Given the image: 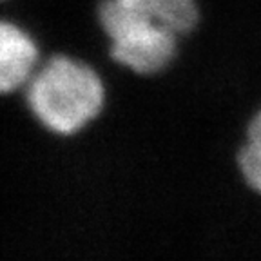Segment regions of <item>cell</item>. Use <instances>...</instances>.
Wrapping results in <instances>:
<instances>
[{"instance_id":"obj_1","label":"cell","mask_w":261,"mask_h":261,"mask_svg":"<svg viewBox=\"0 0 261 261\" xmlns=\"http://www.w3.org/2000/svg\"><path fill=\"white\" fill-rule=\"evenodd\" d=\"M25 102L45 129L58 136H71L102 113L106 86L87 64L57 55L28 82Z\"/></svg>"},{"instance_id":"obj_2","label":"cell","mask_w":261,"mask_h":261,"mask_svg":"<svg viewBox=\"0 0 261 261\" xmlns=\"http://www.w3.org/2000/svg\"><path fill=\"white\" fill-rule=\"evenodd\" d=\"M98 20L109 38V55L136 74H156L174 60L178 35L133 11L120 0H103Z\"/></svg>"},{"instance_id":"obj_3","label":"cell","mask_w":261,"mask_h":261,"mask_svg":"<svg viewBox=\"0 0 261 261\" xmlns=\"http://www.w3.org/2000/svg\"><path fill=\"white\" fill-rule=\"evenodd\" d=\"M37 42L25 29L0 20V94H9L28 86L38 65Z\"/></svg>"},{"instance_id":"obj_4","label":"cell","mask_w":261,"mask_h":261,"mask_svg":"<svg viewBox=\"0 0 261 261\" xmlns=\"http://www.w3.org/2000/svg\"><path fill=\"white\" fill-rule=\"evenodd\" d=\"M149 20L181 37L196 28L200 11L196 0H120Z\"/></svg>"},{"instance_id":"obj_5","label":"cell","mask_w":261,"mask_h":261,"mask_svg":"<svg viewBox=\"0 0 261 261\" xmlns=\"http://www.w3.org/2000/svg\"><path fill=\"white\" fill-rule=\"evenodd\" d=\"M238 165L245 181L261 192V111L252 118L247 130V143L238 154Z\"/></svg>"}]
</instances>
